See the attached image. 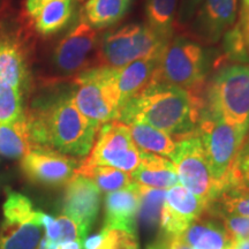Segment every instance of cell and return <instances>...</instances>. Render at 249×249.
Here are the masks:
<instances>
[{"label":"cell","mask_w":249,"mask_h":249,"mask_svg":"<svg viewBox=\"0 0 249 249\" xmlns=\"http://www.w3.org/2000/svg\"><path fill=\"white\" fill-rule=\"evenodd\" d=\"M86 177L95 182V185L101 189L102 193H111L129 187L134 182L130 174L124 172L114 167L92 165L81 160L76 173Z\"/></svg>","instance_id":"cell-27"},{"label":"cell","mask_w":249,"mask_h":249,"mask_svg":"<svg viewBox=\"0 0 249 249\" xmlns=\"http://www.w3.org/2000/svg\"><path fill=\"white\" fill-rule=\"evenodd\" d=\"M57 245V242L50 240V239H48L44 234H43V238L42 240H40L37 249H58Z\"/></svg>","instance_id":"cell-38"},{"label":"cell","mask_w":249,"mask_h":249,"mask_svg":"<svg viewBox=\"0 0 249 249\" xmlns=\"http://www.w3.org/2000/svg\"><path fill=\"white\" fill-rule=\"evenodd\" d=\"M238 0H203L192 20V31L204 44H214L234 26Z\"/></svg>","instance_id":"cell-13"},{"label":"cell","mask_w":249,"mask_h":249,"mask_svg":"<svg viewBox=\"0 0 249 249\" xmlns=\"http://www.w3.org/2000/svg\"><path fill=\"white\" fill-rule=\"evenodd\" d=\"M58 249H83V241L81 240H73L60 242L57 245Z\"/></svg>","instance_id":"cell-36"},{"label":"cell","mask_w":249,"mask_h":249,"mask_svg":"<svg viewBox=\"0 0 249 249\" xmlns=\"http://www.w3.org/2000/svg\"><path fill=\"white\" fill-rule=\"evenodd\" d=\"M139 205V183L133 182L127 188L107 193L104 202V226L138 235Z\"/></svg>","instance_id":"cell-15"},{"label":"cell","mask_w":249,"mask_h":249,"mask_svg":"<svg viewBox=\"0 0 249 249\" xmlns=\"http://www.w3.org/2000/svg\"><path fill=\"white\" fill-rule=\"evenodd\" d=\"M180 238L193 249H226L234 242L222 222L207 211L187 227Z\"/></svg>","instance_id":"cell-17"},{"label":"cell","mask_w":249,"mask_h":249,"mask_svg":"<svg viewBox=\"0 0 249 249\" xmlns=\"http://www.w3.org/2000/svg\"><path fill=\"white\" fill-rule=\"evenodd\" d=\"M140 205L138 213V222L143 229L154 231L160 227V213L165 201V189H156L150 187L139 185Z\"/></svg>","instance_id":"cell-29"},{"label":"cell","mask_w":249,"mask_h":249,"mask_svg":"<svg viewBox=\"0 0 249 249\" xmlns=\"http://www.w3.org/2000/svg\"><path fill=\"white\" fill-rule=\"evenodd\" d=\"M234 244H235V241L233 242V244H232L231 246H230V247H227L226 249H234Z\"/></svg>","instance_id":"cell-41"},{"label":"cell","mask_w":249,"mask_h":249,"mask_svg":"<svg viewBox=\"0 0 249 249\" xmlns=\"http://www.w3.org/2000/svg\"><path fill=\"white\" fill-rule=\"evenodd\" d=\"M204 107L245 134L249 132V65L220 68L205 88Z\"/></svg>","instance_id":"cell-3"},{"label":"cell","mask_w":249,"mask_h":249,"mask_svg":"<svg viewBox=\"0 0 249 249\" xmlns=\"http://www.w3.org/2000/svg\"><path fill=\"white\" fill-rule=\"evenodd\" d=\"M51 1H54V0H26L24 8H26L27 14L29 15L31 18H34L40 9Z\"/></svg>","instance_id":"cell-34"},{"label":"cell","mask_w":249,"mask_h":249,"mask_svg":"<svg viewBox=\"0 0 249 249\" xmlns=\"http://www.w3.org/2000/svg\"><path fill=\"white\" fill-rule=\"evenodd\" d=\"M43 216L24 220L6 219L0 227V249H37L43 238Z\"/></svg>","instance_id":"cell-19"},{"label":"cell","mask_w":249,"mask_h":249,"mask_svg":"<svg viewBox=\"0 0 249 249\" xmlns=\"http://www.w3.org/2000/svg\"><path fill=\"white\" fill-rule=\"evenodd\" d=\"M166 45L147 24L132 23L107 31L98 55L102 66L119 68L141 59L160 58Z\"/></svg>","instance_id":"cell-6"},{"label":"cell","mask_w":249,"mask_h":249,"mask_svg":"<svg viewBox=\"0 0 249 249\" xmlns=\"http://www.w3.org/2000/svg\"><path fill=\"white\" fill-rule=\"evenodd\" d=\"M234 249H249V240L235 241Z\"/></svg>","instance_id":"cell-39"},{"label":"cell","mask_w":249,"mask_h":249,"mask_svg":"<svg viewBox=\"0 0 249 249\" xmlns=\"http://www.w3.org/2000/svg\"><path fill=\"white\" fill-rule=\"evenodd\" d=\"M97 44V30L83 18L62 38L53 52V65L59 73L71 75L82 71Z\"/></svg>","instance_id":"cell-12"},{"label":"cell","mask_w":249,"mask_h":249,"mask_svg":"<svg viewBox=\"0 0 249 249\" xmlns=\"http://www.w3.org/2000/svg\"><path fill=\"white\" fill-rule=\"evenodd\" d=\"M178 0H147L145 18L147 26L158 38L169 44L173 38L177 22Z\"/></svg>","instance_id":"cell-23"},{"label":"cell","mask_w":249,"mask_h":249,"mask_svg":"<svg viewBox=\"0 0 249 249\" xmlns=\"http://www.w3.org/2000/svg\"><path fill=\"white\" fill-rule=\"evenodd\" d=\"M147 249H167V236L161 234L157 240L149 245Z\"/></svg>","instance_id":"cell-37"},{"label":"cell","mask_w":249,"mask_h":249,"mask_svg":"<svg viewBox=\"0 0 249 249\" xmlns=\"http://www.w3.org/2000/svg\"><path fill=\"white\" fill-rule=\"evenodd\" d=\"M26 114L34 148H46L75 158L91 150L98 124L81 113L71 88L48 91L31 102Z\"/></svg>","instance_id":"cell-1"},{"label":"cell","mask_w":249,"mask_h":249,"mask_svg":"<svg viewBox=\"0 0 249 249\" xmlns=\"http://www.w3.org/2000/svg\"><path fill=\"white\" fill-rule=\"evenodd\" d=\"M241 1V9H246L249 7V0H240Z\"/></svg>","instance_id":"cell-40"},{"label":"cell","mask_w":249,"mask_h":249,"mask_svg":"<svg viewBox=\"0 0 249 249\" xmlns=\"http://www.w3.org/2000/svg\"><path fill=\"white\" fill-rule=\"evenodd\" d=\"M130 177L139 185L165 191L179 183L178 174L169 158L143 150L141 163Z\"/></svg>","instance_id":"cell-18"},{"label":"cell","mask_w":249,"mask_h":249,"mask_svg":"<svg viewBox=\"0 0 249 249\" xmlns=\"http://www.w3.org/2000/svg\"><path fill=\"white\" fill-rule=\"evenodd\" d=\"M223 49L229 60L249 65V7L241 9L234 26L223 36Z\"/></svg>","instance_id":"cell-26"},{"label":"cell","mask_w":249,"mask_h":249,"mask_svg":"<svg viewBox=\"0 0 249 249\" xmlns=\"http://www.w3.org/2000/svg\"><path fill=\"white\" fill-rule=\"evenodd\" d=\"M204 99L178 86L151 81L121 107L118 121L143 123L180 138L194 132Z\"/></svg>","instance_id":"cell-2"},{"label":"cell","mask_w":249,"mask_h":249,"mask_svg":"<svg viewBox=\"0 0 249 249\" xmlns=\"http://www.w3.org/2000/svg\"><path fill=\"white\" fill-rule=\"evenodd\" d=\"M133 0H87L82 18L93 29L116 26L128 13Z\"/></svg>","instance_id":"cell-21"},{"label":"cell","mask_w":249,"mask_h":249,"mask_svg":"<svg viewBox=\"0 0 249 249\" xmlns=\"http://www.w3.org/2000/svg\"><path fill=\"white\" fill-rule=\"evenodd\" d=\"M158 58L141 59L119 68H112V79L119 95L121 107L154 81Z\"/></svg>","instance_id":"cell-16"},{"label":"cell","mask_w":249,"mask_h":249,"mask_svg":"<svg viewBox=\"0 0 249 249\" xmlns=\"http://www.w3.org/2000/svg\"><path fill=\"white\" fill-rule=\"evenodd\" d=\"M23 90L0 83V124H9L24 114Z\"/></svg>","instance_id":"cell-30"},{"label":"cell","mask_w":249,"mask_h":249,"mask_svg":"<svg viewBox=\"0 0 249 249\" xmlns=\"http://www.w3.org/2000/svg\"><path fill=\"white\" fill-rule=\"evenodd\" d=\"M208 67L209 55L203 46L187 37L173 36L158 58L154 81L178 86L202 97Z\"/></svg>","instance_id":"cell-4"},{"label":"cell","mask_w":249,"mask_h":249,"mask_svg":"<svg viewBox=\"0 0 249 249\" xmlns=\"http://www.w3.org/2000/svg\"><path fill=\"white\" fill-rule=\"evenodd\" d=\"M74 13V0H54L34 18L35 29L42 36H52L67 27Z\"/></svg>","instance_id":"cell-25"},{"label":"cell","mask_w":249,"mask_h":249,"mask_svg":"<svg viewBox=\"0 0 249 249\" xmlns=\"http://www.w3.org/2000/svg\"><path fill=\"white\" fill-rule=\"evenodd\" d=\"M33 148L26 114L13 123L0 124V155L9 160H21Z\"/></svg>","instance_id":"cell-24"},{"label":"cell","mask_w":249,"mask_h":249,"mask_svg":"<svg viewBox=\"0 0 249 249\" xmlns=\"http://www.w3.org/2000/svg\"><path fill=\"white\" fill-rule=\"evenodd\" d=\"M102 192L95 182L75 174L66 185L62 213L73 218L87 231H90L101 209Z\"/></svg>","instance_id":"cell-14"},{"label":"cell","mask_w":249,"mask_h":249,"mask_svg":"<svg viewBox=\"0 0 249 249\" xmlns=\"http://www.w3.org/2000/svg\"><path fill=\"white\" fill-rule=\"evenodd\" d=\"M28 70L22 50L17 42L0 39V83L23 90Z\"/></svg>","instance_id":"cell-20"},{"label":"cell","mask_w":249,"mask_h":249,"mask_svg":"<svg viewBox=\"0 0 249 249\" xmlns=\"http://www.w3.org/2000/svg\"><path fill=\"white\" fill-rule=\"evenodd\" d=\"M207 213L249 217V187L245 185L224 186L216 200L209 204Z\"/></svg>","instance_id":"cell-28"},{"label":"cell","mask_w":249,"mask_h":249,"mask_svg":"<svg viewBox=\"0 0 249 249\" xmlns=\"http://www.w3.org/2000/svg\"><path fill=\"white\" fill-rule=\"evenodd\" d=\"M202 2L203 0H179L177 12V21L179 24L185 26L187 23H191Z\"/></svg>","instance_id":"cell-33"},{"label":"cell","mask_w":249,"mask_h":249,"mask_svg":"<svg viewBox=\"0 0 249 249\" xmlns=\"http://www.w3.org/2000/svg\"><path fill=\"white\" fill-rule=\"evenodd\" d=\"M177 139V149L171 157L179 182L192 194L209 204L217 198L223 186L211 174L196 129Z\"/></svg>","instance_id":"cell-8"},{"label":"cell","mask_w":249,"mask_h":249,"mask_svg":"<svg viewBox=\"0 0 249 249\" xmlns=\"http://www.w3.org/2000/svg\"><path fill=\"white\" fill-rule=\"evenodd\" d=\"M81 160L46 148H33L21 158V171L29 181L48 187L67 185Z\"/></svg>","instance_id":"cell-10"},{"label":"cell","mask_w":249,"mask_h":249,"mask_svg":"<svg viewBox=\"0 0 249 249\" xmlns=\"http://www.w3.org/2000/svg\"><path fill=\"white\" fill-rule=\"evenodd\" d=\"M196 133L211 174L224 188L236 152L247 134L213 116L204 107L201 110Z\"/></svg>","instance_id":"cell-7"},{"label":"cell","mask_w":249,"mask_h":249,"mask_svg":"<svg viewBox=\"0 0 249 249\" xmlns=\"http://www.w3.org/2000/svg\"><path fill=\"white\" fill-rule=\"evenodd\" d=\"M141 152L133 141L128 126L116 120L99 127L91 150L83 160L132 174L141 163Z\"/></svg>","instance_id":"cell-9"},{"label":"cell","mask_w":249,"mask_h":249,"mask_svg":"<svg viewBox=\"0 0 249 249\" xmlns=\"http://www.w3.org/2000/svg\"><path fill=\"white\" fill-rule=\"evenodd\" d=\"M226 185H245L249 187V132L236 152L227 174Z\"/></svg>","instance_id":"cell-31"},{"label":"cell","mask_w":249,"mask_h":249,"mask_svg":"<svg viewBox=\"0 0 249 249\" xmlns=\"http://www.w3.org/2000/svg\"><path fill=\"white\" fill-rule=\"evenodd\" d=\"M167 249H193L180 238V235L167 236Z\"/></svg>","instance_id":"cell-35"},{"label":"cell","mask_w":249,"mask_h":249,"mask_svg":"<svg viewBox=\"0 0 249 249\" xmlns=\"http://www.w3.org/2000/svg\"><path fill=\"white\" fill-rule=\"evenodd\" d=\"M210 214L217 217L222 222L224 229L226 230V232L231 235V238L234 241L249 240V217L223 213Z\"/></svg>","instance_id":"cell-32"},{"label":"cell","mask_w":249,"mask_h":249,"mask_svg":"<svg viewBox=\"0 0 249 249\" xmlns=\"http://www.w3.org/2000/svg\"><path fill=\"white\" fill-rule=\"evenodd\" d=\"M135 144L143 151L160 155L171 160L177 149V139L163 130L143 123L127 124Z\"/></svg>","instance_id":"cell-22"},{"label":"cell","mask_w":249,"mask_h":249,"mask_svg":"<svg viewBox=\"0 0 249 249\" xmlns=\"http://www.w3.org/2000/svg\"><path fill=\"white\" fill-rule=\"evenodd\" d=\"M71 93L81 113L99 127L119 119L121 103L111 67L98 66L80 71L74 79Z\"/></svg>","instance_id":"cell-5"},{"label":"cell","mask_w":249,"mask_h":249,"mask_svg":"<svg viewBox=\"0 0 249 249\" xmlns=\"http://www.w3.org/2000/svg\"><path fill=\"white\" fill-rule=\"evenodd\" d=\"M208 209V204L192 194L182 185L167 189L160 213V229L166 236L181 235L187 227L201 217Z\"/></svg>","instance_id":"cell-11"}]
</instances>
